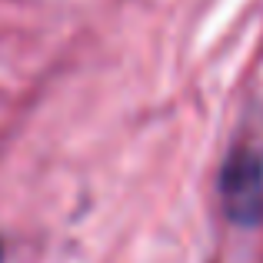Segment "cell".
Listing matches in <instances>:
<instances>
[{
    "label": "cell",
    "mask_w": 263,
    "mask_h": 263,
    "mask_svg": "<svg viewBox=\"0 0 263 263\" xmlns=\"http://www.w3.org/2000/svg\"><path fill=\"white\" fill-rule=\"evenodd\" d=\"M220 197L237 223H253L263 213V147L240 143L220 174Z\"/></svg>",
    "instance_id": "obj_1"
}]
</instances>
